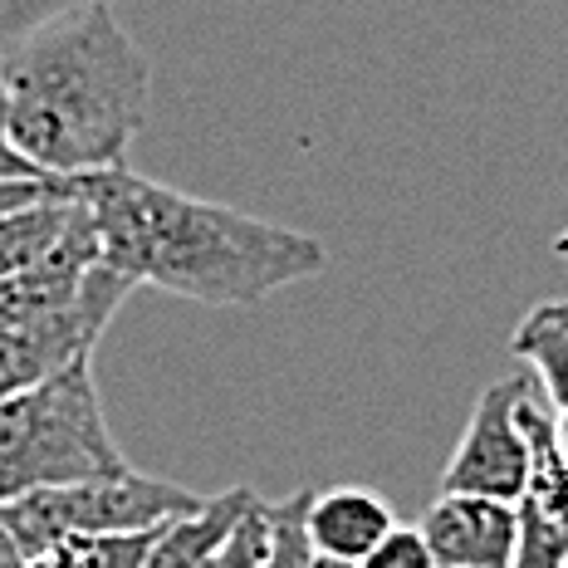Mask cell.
Masks as SVG:
<instances>
[{
  "label": "cell",
  "mask_w": 568,
  "mask_h": 568,
  "mask_svg": "<svg viewBox=\"0 0 568 568\" xmlns=\"http://www.w3.org/2000/svg\"><path fill=\"white\" fill-rule=\"evenodd\" d=\"M26 564V554H20V544L10 539V529L0 525V568H20Z\"/></svg>",
  "instance_id": "19"
},
{
  "label": "cell",
  "mask_w": 568,
  "mask_h": 568,
  "mask_svg": "<svg viewBox=\"0 0 568 568\" xmlns=\"http://www.w3.org/2000/svg\"><path fill=\"white\" fill-rule=\"evenodd\" d=\"M103 235V260L133 284L168 290L211 310H255L280 290L328 270L324 241L310 231L235 211L123 168L74 172Z\"/></svg>",
  "instance_id": "1"
},
{
  "label": "cell",
  "mask_w": 568,
  "mask_h": 568,
  "mask_svg": "<svg viewBox=\"0 0 568 568\" xmlns=\"http://www.w3.org/2000/svg\"><path fill=\"white\" fill-rule=\"evenodd\" d=\"M515 515H519L515 568H568V525L535 510L529 500H515Z\"/></svg>",
  "instance_id": "12"
},
{
  "label": "cell",
  "mask_w": 568,
  "mask_h": 568,
  "mask_svg": "<svg viewBox=\"0 0 568 568\" xmlns=\"http://www.w3.org/2000/svg\"><path fill=\"white\" fill-rule=\"evenodd\" d=\"M162 525L138 529V535H89L74 539L79 544V568H142L148 559V544Z\"/></svg>",
  "instance_id": "14"
},
{
  "label": "cell",
  "mask_w": 568,
  "mask_h": 568,
  "mask_svg": "<svg viewBox=\"0 0 568 568\" xmlns=\"http://www.w3.org/2000/svg\"><path fill=\"white\" fill-rule=\"evenodd\" d=\"M265 544H270V519H265V500H255L251 515L235 525V535H231L216 568H255L260 554H265Z\"/></svg>",
  "instance_id": "16"
},
{
  "label": "cell",
  "mask_w": 568,
  "mask_h": 568,
  "mask_svg": "<svg viewBox=\"0 0 568 568\" xmlns=\"http://www.w3.org/2000/svg\"><path fill=\"white\" fill-rule=\"evenodd\" d=\"M529 368L480 387L470 422L460 432L452 460L442 466V490L519 500L529 485V436L519 426V397L529 393Z\"/></svg>",
  "instance_id": "6"
},
{
  "label": "cell",
  "mask_w": 568,
  "mask_h": 568,
  "mask_svg": "<svg viewBox=\"0 0 568 568\" xmlns=\"http://www.w3.org/2000/svg\"><path fill=\"white\" fill-rule=\"evenodd\" d=\"M0 109H6V93H0Z\"/></svg>",
  "instance_id": "21"
},
{
  "label": "cell",
  "mask_w": 568,
  "mask_h": 568,
  "mask_svg": "<svg viewBox=\"0 0 568 568\" xmlns=\"http://www.w3.org/2000/svg\"><path fill=\"white\" fill-rule=\"evenodd\" d=\"M206 495L186 490L176 480L142 476V470H118V476H93L74 485H44V490L16 495L0 505V525L20 544V554H40L64 539L89 535H138V529L168 525L176 515L201 510Z\"/></svg>",
  "instance_id": "4"
},
{
  "label": "cell",
  "mask_w": 568,
  "mask_h": 568,
  "mask_svg": "<svg viewBox=\"0 0 568 568\" xmlns=\"http://www.w3.org/2000/svg\"><path fill=\"white\" fill-rule=\"evenodd\" d=\"M20 568H79V544L64 539V544H50V549H40V554H26Z\"/></svg>",
  "instance_id": "17"
},
{
  "label": "cell",
  "mask_w": 568,
  "mask_h": 568,
  "mask_svg": "<svg viewBox=\"0 0 568 568\" xmlns=\"http://www.w3.org/2000/svg\"><path fill=\"white\" fill-rule=\"evenodd\" d=\"M0 176H40V168L6 138V128H0Z\"/></svg>",
  "instance_id": "18"
},
{
  "label": "cell",
  "mask_w": 568,
  "mask_h": 568,
  "mask_svg": "<svg viewBox=\"0 0 568 568\" xmlns=\"http://www.w3.org/2000/svg\"><path fill=\"white\" fill-rule=\"evenodd\" d=\"M310 500H314V490H294L284 500L265 505L270 544L255 568H318V554L310 544Z\"/></svg>",
  "instance_id": "11"
},
{
  "label": "cell",
  "mask_w": 568,
  "mask_h": 568,
  "mask_svg": "<svg viewBox=\"0 0 568 568\" xmlns=\"http://www.w3.org/2000/svg\"><path fill=\"white\" fill-rule=\"evenodd\" d=\"M0 128L40 172H103L148 128L152 64L113 6H84L0 54Z\"/></svg>",
  "instance_id": "2"
},
{
  "label": "cell",
  "mask_w": 568,
  "mask_h": 568,
  "mask_svg": "<svg viewBox=\"0 0 568 568\" xmlns=\"http://www.w3.org/2000/svg\"><path fill=\"white\" fill-rule=\"evenodd\" d=\"M436 568H515L519 515L510 500L442 490L417 519Z\"/></svg>",
  "instance_id": "7"
},
{
  "label": "cell",
  "mask_w": 568,
  "mask_h": 568,
  "mask_svg": "<svg viewBox=\"0 0 568 568\" xmlns=\"http://www.w3.org/2000/svg\"><path fill=\"white\" fill-rule=\"evenodd\" d=\"M393 525H397V515L387 510L383 495L358 490V485L314 490V500H310V544L318 559L363 564Z\"/></svg>",
  "instance_id": "9"
},
{
  "label": "cell",
  "mask_w": 568,
  "mask_h": 568,
  "mask_svg": "<svg viewBox=\"0 0 568 568\" xmlns=\"http://www.w3.org/2000/svg\"><path fill=\"white\" fill-rule=\"evenodd\" d=\"M358 568H436V559L417 525H393Z\"/></svg>",
  "instance_id": "15"
},
{
  "label": "cell",
  "mask_w": 568,
  "mask_h": 568,
  "mask_svg": "<svg viewBox=\"0 0 568 568\" xmlns=\"http://www.w3.org/2000/svg\"><path fill=\"white\" fill-rule=\"evenodd\" d=\"M84 6H113V0H0V54L10 50L16 40L44 30L59 16H74Z\"/></svg>",
  "instance_id": "13"
},
{
  "label": "cell",
  "mask_w": 568,
  "mask_h": 568,
  "mask_svg": "<svg viewBox=\"0 0 568 568\" xmlns=\"http://www.w3.org/2000/svg\"><path fill=\"white\" fill-rule=\"evenodd\" d=\"M128 470L103 417L93 358L69 363L40 387L0 397V505L44 485H74Z\"/></svg>",
  "instance_id": "3"
},
{
  "label": "cell",
  "mask_w": 568,
  "mask_h": 568,
  "mask_svg": "<svg viewBox=\"0 0 568 568\" xmlns=\"http://www.w3.org/2000/svg\"><path fill=\"white\" fill-rule=\"evenodd\" d=\"M251 505H255V490L251 485H235L226 495L201 500V510L168 519V525L152 535L142 568H216L235 535V525L251 515Z\"/></svg>",
  "instance_id": "8"
},
{
  "label": "cell",
  "mask_w": 568,
  "mask_h": 568,
  "mask_svg": "<svg viewBox=\"0 0 568 568\" xmlns=\"http://www.w3.org/2000/svg\"><path fill=\"white\" fill-rule=\"evenodd\" d=\"M554 436H559V452L568 456V407L554 412Z\"/></svg>",
  "instance_id": "20"
},
{
  "label": "cell",
  "mask_w": 568,
  "mask_h": 568,
  "mask_svg": "<svg viewBox=\"0 0 568 568\" xmlns=\"http://www.w3.org/2000/svg\"><path fill=\"white\" fill-rule=\"evenodd\" d=\"M133 290L138 284L123 270L99 260L74 304L40 314V318H26V324H0V397L30 393L44 377L64 373L69 363L93 358L103 328L113 324V314L123 310V300Z\"/></svg>",
  "instance_id": "5"
},
{
  "label": "cell",
  "mask_w": 568,
  "mask_h": 568,
  "mask_svg": "<svg viewBox=\"0 0 568 568\" xmlns=\"http://www.w3.org/2000/svg\"><path fill=\"white\" fill-rule=\"evenodd\" d=\"M510 353L539 377V393L554 412L568 407V300L535 304L510 334Z\"/></svg>",
  "instance_id": "10"
}]
</instances>
